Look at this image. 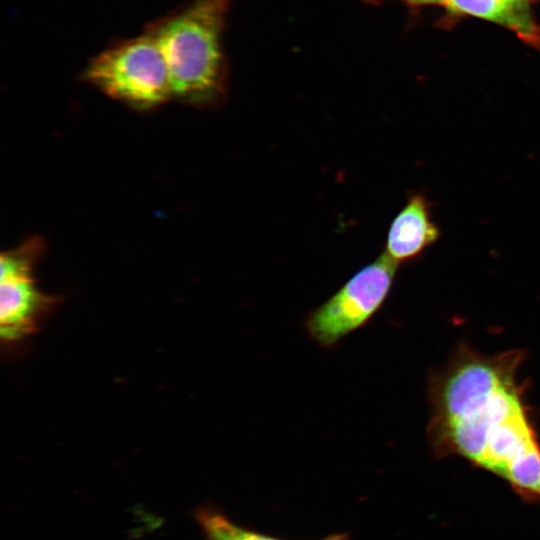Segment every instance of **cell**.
Returning <instances> with one entry per match:
<instances>
[{"label":"cell","mask_w":540,"mask_h":540,"mask_svg":"<svg viewBox=\"0 0 540 540\" xmlns=\"http://www.w3.org/2000/svg\"><path fill=\"white\" fill-rule=\"evenodd\" d=\"M524 355H487L460 344L430 376L427 434L435 456L462 457L540 505V440L518 379Z\"/></svg>","instance_id":"6da1fadb"},{"label":"cell","mask_w":540,"mask_h":540,"mask_svg":"<svg viewBox=\"0 0 540 540\" xmlns=\"http://www.w3.org/2000/svg\"><path fill=\"white\" fill-rule=\"evenodd\" d=\"M228 5L229 0H192L145 26L165 59L173 98L202 107L223 97L221 36Z\"/></svg>","instance_id":"7a4b0ae2"},{"label":"cell","mask_w":540,"mask_h":540,"mask_svg":"<svg viewBox=\"0 0 540 540\" xmlns=\"http://www.w3.org/2000/svg\"><path fill=\"white\" fill-rule=\"evenodd\" d=\"M83 80L134 109H153L172 99L168 69L148 29L117 41L91 58Z\"/></svg>","instance_id":"3957f363"},{"label":"cell","mask_w":540,"mask_h":540,"mask_svg":"<svg viewBox=\"0 0 540 540\" xmlns=\"http://www.w3.org/2000/svg\"><path fill=\"white\" fill-rule=\"evenodd\" d=\"M397 268L398 265L384 252L364 266L309 313L305 321L309 336L320 346L332 348L367 324L388 297Z\"/></svg>","instance_id":"277c9868"},{"label":"cell","mask_w":540,"mask_h":540,"mask_svg":"<svg viewBox=\"0 0 540 540\" xmlns=\"http://www.w3.org/2000/svg\"><path fill=\"white\" fill-rule=\"evenodd\" d=\"M440 235L432 217V202L424 193L413 192L391 221L383 252L398 266L406 264L419 258Z\"/></svg>","instance_id":"5b68a950"},{"label":"cell","mask_w":540,"mask_h":540,"mask_svg":"<svg viewBox=\"0 0 540 540\" xmlns=\"http://www.w3.org/2000/svg\"><path fill=\"white\" fill-rule=\"evenodd\" d=\"M0 280V334L3 339L17 340L34 331L38 316L55 299L36 288L32 275Z\"/></svg>","instance_id":"8992f818"},{"label":"cell","mask_w":540,"mask_h":540,"mask_svg":"<svg viewBox=\"0 0 540 540\" xmlns=\"http://www.w3.org/2000/svg\"><path fill=\"white\" fill-rule=\"evenodd\" d=\"M531 0H447L454 13L483 18L513 31L522 41L540 47V26L530 5Z\"/></svg>","instance_id":"52a82bcc"},{"label":"cell","mask_w":540,"mask_h":540,"mask_svg":"<svg viewBox=\"0 0 540 540\" xmlns=\"http://www.w3.org/2000/svg\"><path fill=\"white\" fill-rule=\"evenodd\" d=\"M198 520L206 536L217 540H281L239 526L223 514L209 508L198 511ZM321 540H347L344 534H334Z\"/></svg>","instance_id":"ba28073f"},{"label":"cell","mask_w":540,"mask_h":540,"mask_svg":"<svg viewBox=\"0 0 540 540\" xmlns=\"http://www.w3.org/2000/svg\"><path fill=\"white\" fill-rule=\"evenodd\" d=\"M43 250L39 239H31L22 246L1 254L0 279L17 276L32 275L34 265L37 263Z\"/></svg>","instance_id":"9c48e42d"},{"label":"cell","mask_w":540,"mask_h":540,"mask_svg":"<svg viewBox=\"0 0 540 540\" xmlns=\"http://www.w3.org/2000/svg\"><path fill=\"white\" fill-rule=\"evenodd\" d=\"M408 2H412V3H417V4H434V3H443L445 4V2L447 0H406Z\"/></svg>","instance_id":"30bf717a"},{"label":"cell","mask_w":540,"mask_h":540,"mask_svg":"<svg viewBox=\"0 0 540 540\" xmlns=\"http://www.w3.org/2000/svg\"><path fill=\"white\" fill-rule=\"evenodd\" d=\"M207 539H208V540H217L216 538L211 537V536H207Z\"/></svg>","instance_id":"8fae6325"}]
</instances>
